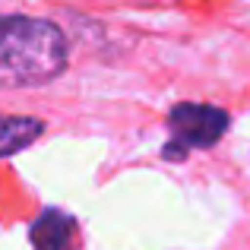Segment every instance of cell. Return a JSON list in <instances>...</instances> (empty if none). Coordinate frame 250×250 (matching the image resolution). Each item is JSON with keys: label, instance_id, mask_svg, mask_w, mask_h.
Returning <instances> with one entry per match:
<instances>
[{"label": "cell", "instance_id": "cell-4", "mask_svg": "<svg viewBox=\"0 0 250 250\" xmlns=\"http://www.w3.org/2000/svg\"><path fill=\"white\" fill-rule=\"evenodd\" d=\"M42 133H44V121H38V117L0 114V159H6L13 152H22Z\"/></svg>", "mask_w": 250, "mask_h": 250}, {"label": "cell", "instance_id": "cell-2", "mask_svg": "<svg viewBox=\"0 0 250 250\" xmlns=\"http://www.w3.org/2000/svg\"><path fill=\"white\" fill-rule=\"evenodd\" d=\"M168 130L174 136V143H168V146H181L177 152H184V149H206L212 143H219V136L228 130V114L222 108H212V104L184 102L171 108Z\"/></svg>", "mask_w": 250, "mask_h": 250}, {"label": "cell", "instance_id": "cell-3", "mask_svg": "<svg viewBox=\"0 0 250 250\" xmlns=\"http://www.w3.org/2000/svg\"><path fill=\"white\" fill-rule=\"evenodd\" d=\"M76 234V222L61 209H44L35 222H32V247L35 250H70Z\"/></svg>", "mask_w": 250, "mask_h": 250}, {"label": "cell", "instance_id": "cell-1", "mask_svg": "<svg viewBox=\"0 0 250 250\" xmlns=\"http://www.w3.org/2000/svg\"><path fill=\"white\" fill-rule=\"evenodd\" d=\"M67 67V38L48 19L0 16V89L44 85Z\"/></svg>", "mask_w": 250, "mask_h": 250}]
</instances>
